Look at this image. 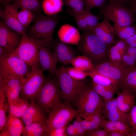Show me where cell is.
Masks as SVG:
<instances>
[{
    "label": "cell",
    "mask_w": 136,
    "mask_h": 136,
    "mask_svg": "<svg viewBox=\"0 0 136 136\" xmlns=\"http://www.w3.org/2000/svg\"><path fill=\"white\" fill-rule=\"evenodd\" d=\"M52 53L58 61L65 66L71 64L76 57L74 50L67 44L59 40H54Z\"/></svg>",
    "instance_id": "16"
},
{
    "label": "cell",
    "mask_w": 136,
    "mask_h": 136,
    "mask_svg": "<svg viewBox=\"0 0 136 136\" xmlns=\"http://www.w3.org/2000/svg\"><path fill=\"white\" fill-rule=\"evenodd\" d=\"M118 89H127L131 92L136 98V66L131 67L119 83Z\"/></svg>",
    "instance_id": "24"
},
{
    "label": "cell",
    "mask_w": 136,
    "mask_h": 136,
    "mask_svg": "<svg viewBox=\"0 0 136 136\" xmlns=\"http://www.w3.org/2000/svg\"><path fill=\"white\" fill-rule=\"evenodd\" d=\"M29 66L19 57L11 54L0 58V76L9 75L24 78L30 70Z\"/></svg>",
    "instance_id": "11"
},
{
    "label": "cell",
    "mask_w": 136,
    "mask_h": 136,
    "mask_svg": "<svg viewBox=\"0 0 136 136\" xmlns=\"http://www.w3.org/2000/svg\"><path fill=\"white\" fill-rule=\"evenodd\" d=\"M30 104L21 118L25 125L39 122L45 124L47 120L45 113L40 107L35 103Z\"/></svg>",
    "instance_id": "20"
},
{
    "label": "cell",
    "mask_w": 136,
    "mask_h": 136,
    "mask_svg": "<svg viewBox=\"0 0 136 136\" xmlns=\"http://www.w3.org/2000/svg\"><path fill=\"white\" fill-rule=\"evenodd\" d=\"M63 0H43L42 9L47 15L56 14L62 11Z\"/></svg>",
    "instance_id": "27"
},
{
    "label": "cell",
    "mask_w": 136,
    "mask_h": 136,
    "mask_svg": "<svg viewBox=\"0 0 136 136\" xmlns=\"http://www.w3.org/2000/svg\"><path fill=\"white\" fill-rule=\"evenodd\" d=\"M102 113L108 121H119L129 125L128 113H124L120 110L116 98L104 101Z\"/></svg>",
    "instance_id": "15"
},
{
    "label": "cell",
    "mask_w": 136,
    "mask_h": 136,
    "mask_svg": "<svg viewBox=\"0 0 136 136\" xmlns=\"http://www.w3.org/2000/svg\"><path fill=\"white\" fill-rule=\"evenodd\" d=\"M39 44L25 32L19 45L11 54L18 57L31 67L39 65Z\"/></svg>",
    "instance_id": "9"
},
{
    "label": "cell",
    "mask_w": 136,
    "mask_h": 136,
    "mask_svg": "<svg viewBox=\"0 0 136 136\" xmlns=\"http://www.w3.org/2000/svg\"><path fill=\"white\" fill-rule=\"evenodd\" d=\"M15 0H0L1 3L4 5L5 4L7 3H10L11 2L15 1Z\"/></svg>",
    "instance_id": "55"
},
{
    "label": "cell",
    "mask_w": 136,
    "mask_h": 136,
    "mask_svg": "<svg viewBox=\"0 0 136 136\" xmlns=\"http://www.w3.org/2000/svg\"><path fill=\"white\" fill-rule=\"evenodd\" d=\"M128 136H136V130L130 131Z\"/></svg>",
    "instance_id": "56"
},
{
    "label": "cell",
    "mask_w": 136,
    "mask_h": 136,
    "mask_svg": "<svg viewBox=\"0 0 136 136\" xmlns=\"http://www.w3.org/2000/svg\"></svg>",
    "instance_id": "58"
},
{
    "label": "cell",
    "mask_w": 136,
    "mask_h": 136,
    "mask_svg": "<svg viewBox=\"0 0 136 136\" xmlns=\"http://www.w3.org/2000/svg\"><path fill=\"white\" fill-rule=\"evenodd\" d=\"M30 104L28 99L19 96L8 103L7 109L9 113L16 117L21 118L25 114Z\"/></svg>",
    "instance_id": "23"
},
{
    "label": "cell",
    "mask_w": 136,
    "mask_h": 136,
    "mask_svg": "<svg viewBox=\"0 0 136 136\" xmlns=\"http://www.w3.org/2000/svg\"><path fill=\"white\" fill-rule=\"evenodd\" d=\"M115 35L122 39L128 38L136 33V26H122L114 24L113 26Z\"/></svg>",
    "instance_id": "32"
},
{
    "label": "cell",
    "mask_w": 136,
    "mask_h": 136,
    "mask_svg": "<svg viewBox=\"0 0 136 136\" xmlns=\"http://www.w3.org/2000/svg\"><path fill=\"white\" fill-rule=\"evenodd\" d=\"M101 127L108 133L111 131H118L125 133L128 136L131 129L129 125L117 121H109L106 119L103 122Z\"/></svg>",
    "instance_id": "25"
},
{
    "label": "cell",
    "mask_w": 136,
    "mask_h": 136,
    "mask_svg": "<svg viewBox=\"0 0 136 136\" xmlns=\"http://www.w3.org/2000/svg\"><path fill=\"white\" fill-rule=\"evenodd\" d=\"M133 0H107V2H112L123 6L130 8Z\"/></svg>",
    "instance_id": "46"
},
{
    "label": "cell",
    "mask_w": 136,
    "mask_h": 136,
    "mask_svg": "<svg viewBox=\"0 0 136 136\" xmlns=\"http://www.w3.org/2000/svg\"><path fill=\"white\" fill-rule=\"evenodd\" d=\"M108 133L104 129H100L99 128L86 131V135L87 136H108Z\"/></svg>",
    "instance_id": "45"
},
{
    "label": "cell",
    "mask_w": 136,
    "mask_h": 136,
    "mask_svg": "<svg viewBox=\"0 0 136 136\" xmlns=\"http://www.w3.org/2000/svg\"><path fill=\"white\" fill-rule=\"evenodd\" d=\"M124 54L136 57V47L128 44Z\"/></svg>",
    "instance_id": "47"
},
{
    "label": "cell",
    "mask_w": 136,
    "mask_h": 136,
    "mask_svg": "<svg viewBox=\"0 0 136 136\" xmlns=\"http://www.w3.org/2000/svg\"><path fill=\"white\" fill-rule=\"evenodd\" d=\"M77 46L82 55L89 58L94 65L104 62L110 46L88 28L83 30Z\"/></svg>",
    "instance_id": "2"
},
{
    "label": "cell",
    "mask_w": 136,
    "mask_h": 136,
    "mask_svg": "<svg viewBox=\"0 0 136 136\" xmlns=\"http://www.w3.org/2000/svg\"><path fill=\"white\" fill-rule=\"evenodd\" d=\"M22 134L23 136H46L45 124L36 122L25 125Z\"/></svg>",
    "instance_id": "30"
},
{
    "label": "cell",
    "mask_w": 136,
    "mask_h": 136,
    "mask_svg": "<svg viewBox=\"0 0 136 136\" xmlns=\"http://www.w3.org/2000/svg\"><path fill=\"white\" fill-rule=\"evenodd\" d=\"M30 70L24 78L20 93L21 97L35 103L37 97L42 88L46 78L43 74L44 71L39 65L31 67Z\"/></svg>",
    "instance_id": "6"
},
{
    "label": "cell",
    "mask_w": 136,
    "mask_h": 136,
    "mask_svg": "<svg viewBox=\"0 0 136 136\" xmlns=\"http://www.w3.org/2000/svg\"><path fill=\"white\" fill-rule=\"evenodd\" d=\"M66 127L56 128L48 130L46 132V136H66Z\"/></svg>",
    "instance_id": "43"
},
{
    "label": "cell",
    "mask_w": 136,
    "mask_h": 136,
    "mask_svg": "<svg viewBox=\"0 0 136 136\" xmlns=\"http://www.w3.org/2000/svg\"><path fill=\"white\" fill-rule=\"evenodd\" d=\"M6 94L3 88L0 86V131L2 130L6 121L7 116L6 112L8 103L6 102Z\"/></svg>",
    "instance_id": "35"
},
{
    "label": "cell",
    "mask_w": 136,
    "mask_h": 136,
    "mask_svg": "<svg viewBox=\"0 0 136 136\" xmlns=\"http://www.w3.org/2000/svg\"><path fill=\"white\" fill-rule=\"evenodd\" d=\"M24 78L9 75L0 76V86L4 90L8 103L19 96Z\"/></svg>",
    "instance_id": "12"
},
{
    "label": "cell",
    "mask_w": 136,
    "mask_h": 136,
    "mask_svg": "<svg viewBox=\"0 0 136 136\" xmlns=\"http://www.w3.org/2000/svg\"><path fill=\"white\" fill-rule=\"evenodd\" d=\"M43 0H15L13 3L19 8H26L31 11L35 16L42 14Z\"/></svg>",
    "instance_id": "28"
},
{
    "label": "cell",
    "mask_w": 136,
    "mask_h": 136,
    "mask_svg": "<svg viewBox=\"0 0 136 136\" xmlns=\"http://www.w3.org/2000/svg\"><path fill=\"white\" fill-rule=\"evenodd\" d=\"M35 16L34 24L25 28V32L39 45L50 49L53 47L54 32L61 17L56 14Z\"/></svg>",
    "instance_id": "1"
},
{
    "label": "cell",
    "mask_w": 136,
    "mask_h": 136,
    "mask_svg": "<svg viewBox=\"0 0 136 136\" xmlns=\"http://www.w3.org/2000/svg\"><path fill=\"white\" fill-rule=\"evenodd\" d=\"M61 91L57 77L49 76L46 78L36 101L45 113L50 114L55 107L61 103Z\"/></svg>",
    "instance_id": "4"
},
{
    "label": "cell",
    "mask_w": 136,
    "mask_h": 136,
    "mask_svg": "<svg viewBox=\"0 0 136 136\" xmlns=\"http://www.w3.org/2000/svg\"><path fill=\"white\" fill-rule=\"evenodd\" d=\"M127 45L124 40L121 39L114 45L110 46L108 52L110 59L121 61Z\"/></svg>",
    "instance_id": "26"
},
{
    "label": "cell",
    "mask_w": 136,
    "mask_h": 136,
    "mask_svg": "<svg viewBox=\"0 0 136 136\" xmlns=\"http://www.w3.org/2000/svg\"><path fill=\"white\" fill-rule=\"evenodd\" d=\"M22 36L0 21V46L12 54L19 45Z\"/></svg>",
    "instance_id": "14"
},
{
    "label": "cell",
    "mask_w": 136,
    "mask_h": 136,
    "mask_svg": "<svg viewBox=\"0 0 136 136\" xmlns=\"http://www.w3.org/2000/svg\"><path fill=\"white\" fill-rule=\"evenodd\" d=\"M88 25V28L93 27L99 23L102 16L99 15H96L92 13L90 11L84 10L82 13Z\"/></svg>",
    "instance_id": "38"
},
{
    "label": "cell",
    "mask_w": 136,
    "mask_h": 136,
    "mask_svg": "<svg viewBox=\"0 0 136 136\" xmlns=\"http://www.w3.org/2000/svg\"><path fill=\"white\" fill-rule=\"evenodd\" d=\"M85 4L84 10L90 11L93 8L103 7L107 2V0H83Z\"/></svg>",
    "instance_id": "40"
},
{
    "label": "cell",
    "mask_w": 136,
    "mask_h": 136,
    "mask_svg": "<svg viewBox=\"0 0 136 136\" xmlns=\"http://www.w3.org/2000/svg\"><path fill=\"white\" fill-rule=\"evenodd\" d=\"M89 76L92 79V82L100 85L109 86L118 83L117 81L99 73L87 71Z\"/></svg>",
    "instance_id": "34"
},
{
    "label": "cell",
    "mask_w": 136,
    "mask_h": 136,
    "mask_svg": "<svg viewBox=\"0 0 136 136\" xmlns=\"http://www.w3.org/2000/svg\"><path fill=\"white\" fill-rule=\"evenodd\" d=\"M24 127L19 118L9 113L1 132L0 136H20L22 134Z\"/></svg>",
    "instance_id": "19"
},
{
    "label": "cell",
    "mask_w": 136,
    "mask_h": 136,
    "mask_svg": "<svg viewBox=\"0 0 136 136\" xmlns=\"http://www.w3.org/2000/svg\"><path fill=\"white\" fill-rule=\"evenodd\" d=\"M66 11L74 18L79 30L83 31L88 28V24L82 13L75 12L70 8L67 9Z\"/></svg>",
    "instance_id": "36"
},
{
    "label": "cell",
    "mask_w": 136,
    "mask_h": 136,
    "mask_svg": "<svg viewBox=\"0 0 136 136\" xmlns=\"http://www.w3.org/2000/svg\"><path fill=\"white\" fill-rule=\"evenodd\" d=\"M88 29L102 39L108 46H111L115 44L114 28L107 19L104 18L103 20L96 26Z\"/></svg>",
    "instance_id": "18"
},
{
    "label": "cell",
    "mask_w": 136,
    "mask_h": 136,
    "mask_svg": "<svg viewBox=\"0 0 136 136\" xmlns=\"http://www.w3.org/2000/svg\"><path fill=\"white\" fill-rule=\"evenodd\" d=\"M131 67L125 65L121 61L110 59L94 65L92 68L88 71L99 73L119 83Z\"/></svg>",
    "instance_id": "10"
},
{
    "label": "cell",
    "mask_w": 136,
    "mask_h": 136,
    "mask_svg": "<svg viewBox=\"0 0 136 136\" xmlns=\"http://www.w3.org/2000/svg\"><path fill=\"white\" fill-rule=\"evenodd\" d=\"M58 77L60 87L61 97L66 102L70 103L75 100L87 86L84 80H78L71 77L66 72L63 65L58 69Z\"/></svg>",
    "instance_id": "7"
},
{
    "label": "cell",
    "mask_w": 136,
    "mask_h": 136,
    "mask_svg": "<svg viewBox=\"0 0 136 136\" xmlns=\"http://www.w3.org/2000/svg\"><path fill=\"white\" fill-rule=\"evenodd\" d=\"M57 33L59 40L67 44L77 45L81 38V36L78 30L69 24L61 26Z\"/></svg>",
    "instance_id": "21"
},
{
    "label": "cell",
    "mask_w": 136,
    "mask_h": 136,
    "mask_svg": "<svg viewBox=\"0 0 136 136\" xmlns=\"http://www.w3.org/2000/svg\"><path fill=\"white\" fill-rule=\"evenodd\" d=\"M3 10L0 9V16L4 24L9 28L16 31L22 36L25 28L19 21L17 16L18 7L13 4H5Z\"/></svg>",
    "instance_id": "13"
},
{
    "label": "cell",
    "mask_w": 136,
    "mask_h": 136,
    "mask_svg": "<svg viewBox=\"0 0 136 136\" xmlns=\"http://www.w3.org/2000/svg\"><path fill=\"white\" fill-rule=\"evenodd\" d=\"M134 0H133V1H134Z\"/></svg>",
    "instance_id": "57"
},
{
    "label": "cell",
    "mask_w": 136,
    "mask_h": 136,
    "mask_svg": "<svg viewBox=\"0 0 136 136\" xmlns=\"http://www.w3.org/2000/svg\"><path fill=\"white\" fill-rule=\"evenodd\" d=\"M76 117V119L73 122V124L76 133L77 129L82 125L81 122L82 119L81 118V117L78 115H77Z\"/></svg>",
    "instance_id": "50"
},
{
    "label": "cell",
    "mask_w": 136,
    "mask_h": 136,
    "mask_svg": "<svg viewBox=\"0 0 136 136\" xmlns=\"http://www.w3.org/2000/svg\"><path fill=\"white\" fill-rule=\"evenodd\" d=\"M11 54V53L0 46V58L8 57Z\"/></svg>",
    "instance_id": "51"
},
{
    "label": "cell",
    "mask_w": 136,
    "mask_h": 136,
    "mask_svg": "<svg viewBox=\"0 0 136 136\" xmlns=\"http://www.w3.org/2000/svg\"><path fill=\"white\" fill-rule=\"evenodd\" d=\"M102 112L97 113L86 119L81 120L82 126L87 131L101 127L103 122L106 119Z\"/></svg>",
    "instance_id": "29"
},
{
    "label": "cell",
    "mask_w": 136,
    "mask_h": 136,
    "mask_svg": "<svg viewBox=\"0 0 136 136\" xmlns=\"http://www.w3.org/2000/svg\"><path fill=\"white\" fill-rule=\"evenodd\" d=\"M64 5L71 8L74 12L82 13L85 6L83 0H64Z\"/></svg>",
    "instance_id": "39"
},
{
    "label": "cell",
    "mask_w": 136,
    "mask_h": 136,
    "mask_svg": "<svg viewBox=\"0 0 136 136\" xmlns=\"http://www.w3.org/2000/svg\"><path fill=\"white\" fill-rule=\"evenodd\" d=\"M118 83L109 86H104L96 84L92 82L91 87L102 98L109 90L118 86Z\"/></svg>",
    "instance_id": "41"
},
{
    "label": "cell",
    "mask_w": 136,
    "mask_h": 136,
    "mask_svg": "<svg viewBox=\"0 0 136 136\" xmlns=\"http://www.w3.org/2000/svg\"><path fill=\"white\" fill-rule=\"evenodd\" d=\"M136 61V57L125 54L123 56L121 61L125 65L129 67L135 66Z\"/></svg>",
    "instance_id": "44"
},
{
    "label": "cell",
    "mask_w": 136,
    "mask_h": 136,
    "mask_svg": "<svg viewBox=\"0 0 136 136\" xmlns=\"http://www.w3.org/2000/svg\"><path fill=\"white\" fill-rule=\"evenodd\" d=\"M86 130L82 125L78 128L76 130L77 136H85Z\"/></svg>",
    "instance_id": "52"
},
{
    "label": "cell",
    "mask_w": 136,
    "mask_h": 136,
    "mask_svg": "<svg viewBox=\"0 0 136 136\" xmlns=\"http://www.w3.org/2000/svg\"><path fill=\"white\" fill-rule=\"evenodd\" d=\"M129 124L131 129L130 131L136 130V103L128 113Z\"/></svg>",
    "instance_id": "42"
},
{
    "label": "cell",
    "mask_w": 136,
    "mask_h": 136,
    "mask_svg": "<svg viewBox=\"0 0 136 136\" xmlns=\"http://www.w3.org/2000/svg\"><path fill=\"white\" fill-rule=\"evenodd\" d=\"M126 134L124 132L118 131H113L109 132L108 136H126Z\"/></svg>",
    "instance_id": "53"
},
{
    "label": "cell",
    "mask_w": 136,
    "mask_h": 136,
    "mask_svg": "<svg viewBox=\"0 0 136 136\" xmlns=\"http://www.w3.org/2000/svg\"><path fill=\"white\" fill-rule=\"evenodd\" d=\"M21 9L17 13V17L20 23L26 28L35 19L36 16L30 10L24 8Z\"/></svg>",
    "instance_id": "33"
},
{
    "label": "cell",
    "mask_w": 136,
    "mask_h": 136,
    "mask_svg": "<svg viewBox=\"0 0 136 136\" xmlns=\"http://www.w3.org/2000/svg\"><path fill=\"white\" fill-rule=\"evenodd\" d=\"M70 103H61L53 108L45 124L46 132L51 129L66 127L76 117L78 111L74 109Z\"/></svg>",
    "instance_id": "8"
},
{
    "label": "cell",
    "mask_w": 136,
    "mask_h": 136,
    "mask_svg": "<svg viewBox=\"0 0 136 136\" xmlns=\"http://www.w3.org/2000/svg\"><path fill=\"white\" fill-rule=\"evenodd\" d=\"M74 102L78 111L77 115L84 119L97 113L102 112L104 105L103 98L91 86H87Z\"/></svg>",
    "instance_id": "3"
},
{
    "label": "cell",
    "mask_w": 136,
    "mask_h": 136,
    "mask_svg": "<svg viewBox=\"0 0 136 136\" xmlns=\"http://www.w3.org/2000/svg\"><path fill=\"white\" fill-rule=\"evenodd\" d=\"M39 59L40 67L49 72V76H57L58 71L57 66L58 61L49 49L39 45Z\"/></svg>",
    "instance_id": "17"
},
{
    "label": "cell",
    "mask_w": 136,
    "mask_h": 136,
    "mask_svg": "<svg viewBox=\"0 0 136 136\" xmlns=\"http://www.w3.org/2000/svg\"><path fill=\"white\" fill-rule=\"evenodd\" d=\"M66 72L72 78L76 80H82L88 76L89 73L74 67H65Z\"/></svg>",
    "instance_id": "37"
},
{
    "label": "cell",
    "mask_w": 136,
    "mask_h": 136,
    "mask_svg": "<svg viewBox=\"0 0 136 136\" xmlns=\"http://www.w3.org/2000/svg\"><path fill=\"white\" fill-rule=\"evenodd\" d=\"M98 15L112 21L114 24L120 26L134 25L136 22L130 8L110 2H107L103 7L99 9Z\"/></svg>",
    "instance_id": "5"
},
{
    "label": "cell",
    "mask_w": 136,
    "mask_h": 136,
    "mask_svg": "<svg viewBox=\"0 0 136 136\" xmlns=\"http://www.w3.org/2000/svg\"><path fill=\"white\" fill-rule=\"evenodd\" d=\"M125 40L128 45L136 47V33L131 37Z\"/></svg>",
    "instance_id": "49"
},
{
    "label": "cell",
    "mask_w": 136,
    "mask_h": 136,
    "mask_svg": "<svg viewBox=\"0 0 136 136\" xmlns=\"http://www.w3.org/2000/svg\"><path fill=\"white\" fill-rule=\"evenodd\" d=\"M117 97L116 98L118 107L124 113H128L134 105L136 98L130 91L124 89L121 92L117 91Z\"/></svg>",
    "instance_id": "22"
},
{
    "label": "cell",
    "mask_w": 136,
    "mask_h": 136,
    "mask_svg": "<svg viewBox=\"0 0 136 136\" xmlns=\"http://www.w3.org/2000/svg\"><path fill=\"white\" fill-rule=\"evenodd\" d=\"M71 64L73 67L85 71L91 70L94 65L90 59L83 55L76 56L72 60Z\"/></svg>",
    "instance_id": "31"
},
{
    "label": "cell",
    "mask_w": 136,
    "mask_h": 136,
    "mask_svg": "<svg viewBox=\"0 0 136 136\" xmlns=\"http://www.w3.org/2000/svg\"><path fill=\"white\" fill-rule=\"evenodd\" d=\"M66 131L67 135L76 136L75 130L73 124H71L66 127Z\"/></svg>",
    "instance_id": "48"
},
{
    "label": "cell",
    "mask_w": 136,
    "mask_h": 136,
    "mask_svg": "<svg viewBox=\"0 0 136 136\" xmlns=\"http://www.w3.org/2000/svg\"><path fill=\"white\" fill-rule=\"evenodd\" d=\"M134 13L136 20V0L133 1L130 6Z\"/></svg>",
    "instance_id": "54"
}]
</instances>
